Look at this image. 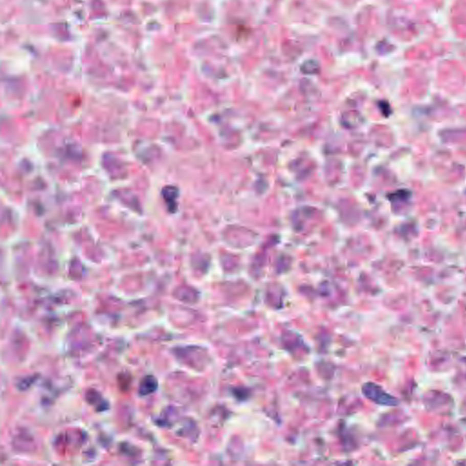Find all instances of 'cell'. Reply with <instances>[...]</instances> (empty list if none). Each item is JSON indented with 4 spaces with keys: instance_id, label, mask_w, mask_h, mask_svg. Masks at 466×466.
<instances>
[{
    "instance_id": "obj_1",
    "label": "cell",
    "mask_w": 466,
    "mask_h": 466,
    "mask_svg": "<svg viewBox=\"0 0 466 466\" xmlns=\"http://www.w3.org/2000/svg\"><path fill=\"white\" fill-rule=\"evenodd\" d=\"M158 382L153 376H147L141 382L139 392L141 395H149L157 390Z\"/></svg>"
},
{
    "instance_id": "obj_2",
    "label": "cell",
    "mask_w": 466,
    "mask_h": 466,
    "mask_svg": "<svg viewBox=\"0 0 466 466\" xmlns=\"http://www.w3.org/2000/svg\"><path fill=\"white\" fill-rule=\"evenodd\" d=\"M87 400L91 405H94L98 411H104L107 409V403L103 400V398L100 396L99 392H96L94 390L90 391L87 393Z\"/></svg>"
}]
</instances>
